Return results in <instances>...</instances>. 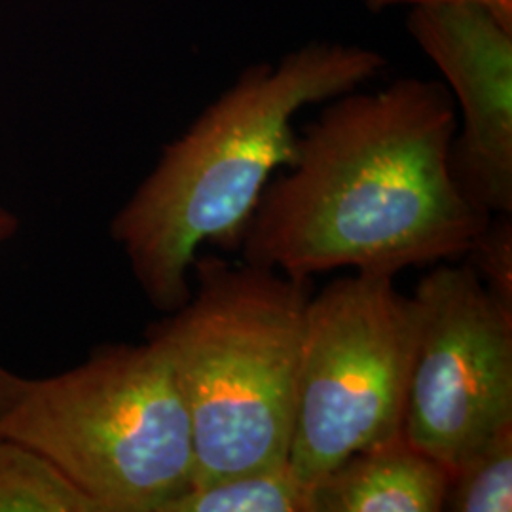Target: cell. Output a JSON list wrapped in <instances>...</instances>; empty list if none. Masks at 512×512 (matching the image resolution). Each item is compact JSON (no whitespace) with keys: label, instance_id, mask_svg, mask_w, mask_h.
Instances as JSON below:
<instances>
[{"label":"cell","instance_id":"cell-6","mask_svg":"<svg viewBox=\"0 0 512 512\" xmlns=\"http://www.w3.org/2000/svg\"><path fill=\"white\" fill-rule=\"evenodd\" d=\"M412 298L418 336L401 435L452 473L512 429V310L467 262L435 268Z\"/></svg>","mask_w":512,"mask_h":512},{"label":"cell","instance_id":"cell-8","mask_svg":"<svg viewBox=\"0 0 512 512\" xmlns=\"http://www.w3.org/2000/svg\"><path fill=\"white\" fill-rule=\"evenodd\" d=\"M450 471L401 437L338 463L311 486V512H440Z\"/></svg>","mask_w":512,"mask_h":512},{"label":"cell","instance_id":"cell-9","mask_svg":"<svg viewBox=\"0 0 512 512\" xmlns=\"http://www.w3.org/2000/svg\"><path fill=\"white\" fill-rule=\"evenodd\" d=\"M164 512H311V488L283 463L192 486Z\"/></svg>","mask_w":512,"mask_h":512},{"label":"cell","instance_id":"cell-14","mask_svg":"<svg viewBox=\"0 0 512 512\" xmlns=\"http://www.w3.org/2000/svg\"><path fill=\"white\" fill-rule=\"evenodd\" d=\"M18 226V217L14 213H10V211L0 207V245L4 241H8V239L16 236ZM21 380H23L21 376L6 370L4 366L0 365V414L8 408V404L14 399L16 391H18L19 385H21Z\"/></svg>","mask_w":512,"mask_h":512},{"label":"cell","instance_id":"cell-5","mask_svg":"<svg viewBox=\"0 0 512 512\" xmlns=\"http://www.w3.org/2000/svg\"><path fill=\"white\" fill-rule=\"evenodd\" d=\"M393 279L355 272L311 294L289 450L310 488L355 452L401 437L418 308Z\"/></svg>","mask_w":512,"mask_h":512},{"label":"cell","instance_id":"cell-1","mask_svg":"<svg viewBox=\"0 0 512 512\" xmlns=\"http://www.w3.org/2000/svg\"><path fill=\"white\" fill-rule=\"evenodd\" d=\"M458 109L439 80L399 78L330 99L270 179L243 260L311 279L342 268L395 275L467 255L488 222L450 167Z\"/></svg>","mask_w":512,"mask_h":512},{"label":"cell","instance_id":"cell-13","mask_svg":"<svg viewBox=\"0 0 512 512\" xmlns=\"http://www.w3.org/2000/svg\"><path fill=\"white\" fill-rule=\"evenodd\" d=\"M366 6L374 12L393 6H429V4H478L490 10L503 25L512 27V0H365Z\"/></svg>","mask_w":512,"mask_h":512},{"label":"cell","instance_id":"cell-7","mask_svg":"<svg viewBox=\"0 0 512 512\" xmlns=\"http://www.w3.org/2000/svg\"><path fill=\"white\" fill-rule=\"evenodd\" d=\"M408 33L461 110L450 167L480 213L512 215V27L478 4L416 6Z\"/></svg>","mask_w":512,"mask_h":512},{"label":"cell","instance_id":"cell-10","mask_svg":"<svg viewBox=\"0 0 512 512\" xmlns=\"http://www.w3.org/2000/svg\"><path fill=\"white\" fill-rule=\"evenodd\" d=\"M0 512L97 511L48 459L0 435Z\"/></svg>","mask_w":512,"mask_h":512},{"label":"cell","instance_id":"cell-12","mask_svg":"<svg viewBox=\"0 0 512 512\" xmlns=\"http://www.w3.org/2000/svg\"><path fill=\"white\" fill-rule=\"evenodd\" d=\"M511 217L492 215L465 255L488 293L507 310H512Z\"/></svg>","mask_w":512,"mask_h":512},{"label":"cell","instance_id":"cell-3","mask_svg":"<svg viewBox=\"0 0 512 512\" xmlns=\"http://www.w3.org/2000/svg\"><path fill=\"white\" fill-rule=\"evenodd\" d=\"M311 279L205 256L192 293L148 330L188 408L205 486L289 463Z\"/></svg>","mask_w":512,"mask_h":512},{"label":"cell","instance_id":"cell-2","mask_svg":"<svg viewBox=\"0 0 512 512\" xmlns=\"http://www.w3.org/2000/svg\"><path fill=\"white\" fill-rule=\"evenodd\" d=\"M385 57L357 44L310 42L255 63L164 148L110 222V236L152 308L179 310L203 245L238 251L277 167L296 158L294 118L382 73Z\"/></svg>","mask_w":512,"mask_h":512},{"label":"cell","instance_id":"cell-11","mask_svg":"<svg viewBox=\"0 0 512 512\" xmlns=\"http://www.w3.org/2000/svg\"><path fill=\"white\" fill-rule=\"evenodd\" d=\"M512 509V429L488 440L450 473L444 511L509 512Z\"/></svg>","mask_w":512,"mask_h":512},{"label":"cell","instance_id":"cell-4","mask_svg":"<svg viewBox=\"0 0 512 512\" xmlns=\"http://www.w3.org/2000/svg\"><path fill=\"white\" fill-rule=\"evenodd\" d=\"M0 435L48 459L97 512H164L196 476L181 387L148 338L101 346L52 378H23Z\"/></svg>","mask_w":512,"mask_h":512}]
</instances>
